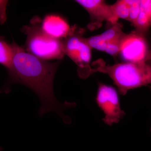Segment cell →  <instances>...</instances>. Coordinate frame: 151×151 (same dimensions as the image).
I'll use <instances>...</instances> for the list:
<instances>
[{
  "instance_id": "6da1fadb",
  "label": "cell",
  "mask_w": 151,
  "mask_h": 151,
  "mask_svg": "<svg viewBox=\"0 0 151 151\" xmlns=\"http://www.w3.org/2000/svg\"><path fill=\"white\" fill-rule=\"evenodd\" d=\"M13 57L12 66L8 70L9 78L0 92L7 93L12 84H23L32 89L40 101L38 115L42 117L45 113L55 112L65 124H70L71 119L64 111L74 108L75 103L59 102L55 96L53 82L59 63H49L42 60L25 51L15 42L11 44Z\"/></svg>"
},
{
  "instance_id": "7a4b0ae2",
  "label": "cell",
  "mask_w": 151,
  "mask_h": 151,
  "mask_svg": "<svg viewBox=\"0 0 151 151\" xmlns=\"http://www.w3.org/2000/svg\"><path fill=\"white\" fill-rule=\"evenodd\" d=\"M92 66L93 73L99 72L107 74L123 95L132 89L151 84V65L145 61L107 65L100 59L93 63Z\"/></svg>"
},
{
  "instance_id": "3957f363",
  "label": "cell",
  "mask_w": 151,
  "mask_h": 151,
  "mask_svg": "<svg viewBox=\"0 0 151 151\" xmlns=\"http://www.w3.org/2000/svg\"><path fill=\"white\" fill-rule=\"evenodd\" d=\"M31 24L23 27L27 35L26 47L30 54L42 60L61 59L65 54L62 40L52 37L37 24V19Z\"/></svg>"
},
{
  "instance_id": "277c9868",
  "label": "cell",
  "mask_w": 151,
  "mask_h": 151,
  "mask_svg": "<svg viewBox=\"0 0 151 151\" xmlns=\"http://www.w3.org/2000/svg\"><path fill=\"white\" fill-rule=\"evenodd\" d=\"M84 30L73 27L67 37L62 40L63 51L77 66L79 77L86 79L93 73L91 67L92 48L82 37Z\"/></svg>"
},
{
  "instance_id": "5b68a950",
  "label": "cell",
  "mask_w": 151,
  "mask_h": 151,
  "mask_svg": "<svg viewBox=\"0 0 151 151\" xmlns=\"http://www.w3.org/2000/svg\"><path fill=\"white\" fill-rule=\"evenodd\" d=\"M96 101L105 114L103 121L109 126L118 124L126 115L121 108L118 92L113 86L99 83Z\"/></svg>"
},
{
  "instance_id": "8992f818",
  "label": "cell",
  "mask_w": 151,
  "mask_h": 151,
  "mask_svg": "<svg viewBox=\"0 0 151 151\" xmlns=\"http://www.w3.org/2000/svg\"><path fill=\"white\" fill-rule=\"evenodd\" d=\"M125 34L122 25L117 22L111 25L110 28L101 34L85 38V39L92 49L105 52L116 53L120 49Z\"/></svg>"
},
{
  "instance_id": "52a82bcc",
  "label": "cell",
  "mask_w": 151,
  "mask_h": 151,
  "mask_svg": "<svg viewBox=\"0 0 151 151\" xmlns=\"http://www.w3.org/2000/svg\"><path fill=\"white\" fill-rule=\"evenodd\" d=\"M79 4L89 14L90 22L88 27L90 30L98 28L102 23L107 22L111 25L118 22L117 19L113 13L111 5H109L103 0H77Z\"/></svg>"
},
{
  "instance_id": "ba28073f",
  "label": "cell",
  "mask_w": 151,
  "mask_h": 151,
  "mask_svg": "<svg viewBox=\"0 0 151 151\" xmlns=\"http://www.w3.org/2000/svg\"><path fill=\"white\" fill-rule=\"evenodd\" d=\"M145 36L134 31L122 39L119 54L129 62L145 61L149 50Z\"/></svg>"
},
{
  "instance_id": "9c48e42d",
  "label": "cell",
  "mask_w": 151,
  "mask_h": 151,
  "mask_svg": "<svg viewBox=\"0 0 151 151\" xmlns=\"http://www.w3.org/2000/svg\"><path fill=\"white\" fill-rule=\"evenodd\" d=\"M41 27L45 32L52 37L63 40L71 33L73 27H70L63 18L52 14L44 18Z\"/></svg>"
},
{
  "instance_id": "30bf717a",
  "label": "cell",
  "mask_w": 151,
  "mask_h": 151,
  "mask_svg": "<svg viewBox=\"0 0 151 151\" xmlns=\"http://www.w3.org/2000/svg\"><path fill=\"white\" fill-rule=\"evenodd\" d=\"M137 32L145 36L151 27V0H140L139 12L134 25Z\"/></svg>"
},
{
  "instance_id": "8fae6325",
  "label": "cell",
  "mask_w": 151,
  "mask_h": 151,
  "mask_svg": "<svg viewBox=\"0 0 151 151\" xmlns=\"http://www.w3.org/2000/svg\"><path fill=\"white\" fill-rule=\"evenodd\" d=\"M13 57L12 45L6 42L3 37H0V64L9 70L12 66Z\"/></svg>"
},
{
  "instance_id": "7c38bea8",
  "label": "cell",
  "mask_w": 151,
  "mask_h": 151,
  "mask_svg": "<svg viewBox=\"0 0 151 151\" xmlns=\"http://www.w3.org/2000/svg\"><path fill=\"white\" fill-rule=\"evenodd\" d=\"M113 13L117 19L129 21L130 5L129 0H119L111 5Z\"/></svg>"
},
{
  "instance_id": "4fadbf2b",
  "label": "cell",
  "mask_w": 151,
  "mask_h": 151,
  "mask_svg": "<svg viewBox=\"0 0 151 151\" xmlns=\"http://www.w3.org/2000/svg\"><path fill=\"white\" fill-rule=\"evenodd\" d=\"M130 5L129 21L134 26L137 19L140 9V0H129Z\"/></svg>"
},
{
  "instance_id": "5bb4252c",
  "label": "cell",
  "mask_w": 151,
  "mask_h": 151,
  "mask_svg": "<svg viewBox=\"0 0 151 151\" xmlns=\"http://www.w3.org/2000/svg\"><path fill=\"white\" fill-rule=\"evenodd\" d=\"M8 1H0V24H3L6 20V8Z\"/></svg>"
},
{
  "instance_id": "9a60e30c",
  "label": "cell",
  "mask_w": 151,
  "mask_h": 151,
  "mask_svg": "<svg viewBox=\"0 0 151 151\" xmlns=\"http://www.w3.org/2000/svg\"><path fill=\"white\" fill-rule=\"evenodd\" d=\"M145 61L148 63L151 62V49H149L148 51Z\"/></svg>"
},
{
  "instance_id": "2e32d148",
  "label": "cell",
  "mask_w": 151,
  "mask_h": 151,
  "mask_svg": "<svg viewBox=\"0 0 151 151\" xmlns=\"http://www.w3.org/2000/svg\"><path fill=\"white\" fill-rule=\"evenodd\" d=\"M150 90H151V86H150Z\"/></svg>"
},
{
  "instance_id": "e0dca14e",
  "label": "cell",
  "mask_w": 151,
  "mask_h": 151,
  "mask_svg": "<svg viewBox=\"0 0 151 151\" xmlns=\"http://www.w3.org/2000/svg\"><path fill=\"white\" fill-rule=\"evenodd\" d=\"M147 63H148V62H147ZM148 63H149V62H148ZM150 63H151V64H151V62H150Z\"/></svg>"
}]
</instances>
